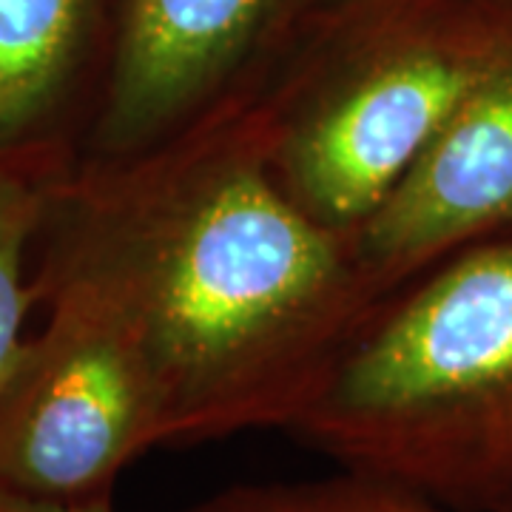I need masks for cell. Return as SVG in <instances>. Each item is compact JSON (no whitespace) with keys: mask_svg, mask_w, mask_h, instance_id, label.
Listing matches in <instances>:
<instances>
[{"mask_svg":"<svg viewBox=\"0 0 512 512\" xmlns=\"http://www.w3.org/2000/svg\"><path fill=\"white\" fill-rule=\"evenodd\" d=\"M0 393V484L49 498L114 495L160 447V399L137 342L97 305L55 293Z\"/></svg>","mask_w":512,"mask_h":512,"instance_id":"4","label":"cell"},{"mask_svg":"<svg viewBox=\"0 0 512 512\" xmlns=\"http://www.w3.org/2000/svg\"><path fill=\"white\" fill-rule=\"evenodd\" d=\"M0 512H117L114 510V495H97V498H49L26 490H15L0 484Z\"/></svg>","mask_w":512,"mask_h":512,"instance_id":"10","label":"cell"},{"mask_svg":"<svg viewBox=\"0 0 512 512\" xmlns=\"http://www.w3.org/2000/svg\"><path fill=\"white\" fill-rule=\"evenodd\" d=\"M97 0H0V165L60 174L92 55Z\"/></svg>","mask_w":512,"mask_h":512,"instance_id":"7","label":"cell"},{"mask_svg":"<svg viewBox=\"0 0 512 512\" xmlns=\"http://www.w3.org/2000/svg\"><path fill=\"white\" fill-rule=\"evenodd\" d=\"M32 285L37 305L80 296L137 342L160 447L288 433L384 299L356 237L279 183L256 72L163 143L57 174Z\"/></svg>","mask_w":512,"mask_h":512,"instance_id":"1","label":"cell"},{"mask_svg":"<svg viewBox=\"0 0 512 512\" xmlns=\"http://www.w3.org/2000/svg\"><path fill=\"white\" fill-rule=\"evenodd\" d=\"M288 436L456 510L512 512V231L387 293Z\"/></svg>","mask_w":512,"mask_h":512,"instance_id":"2","label":"cell"},{"mask_svg":"<svg viewBox=\"0 0 512 512\" xmlns=\"http://www.w3.org/2000/svg\"><path fill=\"white\" fill-rule=\"evenodd\" d=\"M279 0H128L74 160L157 146L254 74Z\"/></svg>","mask_w":512,"mask_h":512,"instance_id":"5","label":"cell"},{"mask_svg":"<svg viewBox=\"0 0 512 512\" xmlns=\"http://www.w3.org/2000/svg\"><path fill=\"white\" fill-rule=\"evenodd\" d=\"M512 43V0H387L322 55L265 74L293 202L362 228Z\"/></svg>","mask_w":512,"mask_h":512,"instance_id":"3","label":"cell"},{"mask_svg":"<svg viewBox=\"0 0 512 512\" xmlns=\"http://www.w3.org/2000/svg\"><path fill=\"white\" fill-rule=\"evenodd\" d=\"M501 231H512V43L353 237L387 296Z\"/></svg>","mask_w":512,"mask_h":512,"instance_id":"6","label":"cell"},{"mask_svg":"<svg viewBox=\"0 0 512 512\" xmlns=\"http://www.w3.org/2000/svg\"><path fill=\"white\" fill-rule=\"evenodd\" d=\"M55 177L29 165H0V393L29 339L26 322L37 305L32 248Z\"/></svg>","mask_w":512,"mask_h":512,"instance_id":"8","label":"cell"},{"mask_svg":"<svg viewBox=\"0 0 512 512\" xmlns=\"http://www.w3.org/2000/svg\"><path fill=\"white\" fill-rule=\"evenodd\" d=\"M177 512H470L396 481L342 470L311 481L234 484Z\"/></svg>","mask_w":512,"mask_h":512,"instance_id":"9","label":"cell"}]
</instances>
